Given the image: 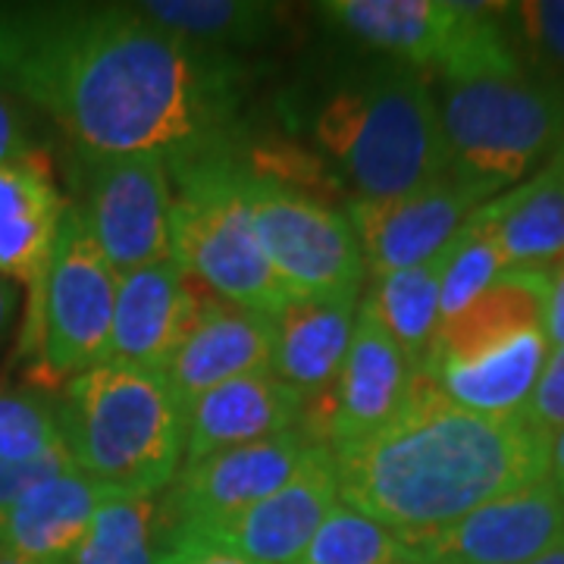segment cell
I'll list each match as a JSON object with an SVG mask.
<instances>
[{
    "label": "cell",
    "instance_id": "cell-6",
    "mask_svg": "<svg viewBox=\"0 0 564 564\" xmlns=\"http://www.w3.org/2000/svg\"><path fill=\"white\" fill-rule=\"evenodd\" d=\"M173 180L180 192L170 207V258L223 302L280 314L289 295L258 242L236 148L173 170Z\"/></svg>",
    "mask_w": 564,
    "mask_h": 564
},
{
    "label": "cell",
    "instance_id": "cell-13",
    "mask_svg": "<svg viewBox=\"0 0 564 564\" xmlns=\"http://www.w3.org/2000/svg\"><path fill=\"white\" fill-rule=\"evenodd\" d=\"M339 499L336 455L333 448L317 445L302 467L267 499L217 527L180 533L204 536L258 564H295Z\"/></svg>",
    "mask_w": 564,
    "mask_h": 564
},
{
    "label": "cell",
    "instance_id": "cell-30",
    "mask_svg": "<svg viewBox=\"0 0 564 564\" xmlns=\"http://www.w3.org/2000/svg\"><path fill=\"white\" fill-rule=\"evenodd\" d=\"M57 452H66L57 402L29 389H0V458L25 464Z\"/></svg>",
    "mask_w": 564,
    "mask_h": 564
},
{
    "label": "cell",
    "instance_id": "cell-12",
    "mask_svg": "<svg viewBox=\"0 0 564 564\" xmlns=\"http://www.w3.org/2000/svg\"><path fill=\"white\" fill-rule=\"evenodd\" d=\"M314 448V440H307L302 430H292L263 443L182 462L170 486V499L163 502L173 533L207 530L236 518L239 511L276 492Z\"/></svg>",
    "mask_w": 564,
    "mask_h": 564
},
{
    "label": "cell",
    "instance_id": "cell-37",
    "mask_svg": "<svg viewBox=\"0 0 564 564\" xmlns=\"http://www.w3.org/2000/svg\"><path fill=\"white\" fill-rule=\"evenodd\" d=\"M17 311H20V289L17 282L0 276V348L7 343L13 321H17Z\"/></svg>",
    "mask_w": 564,
    "mask_h": 564
},
{
    "label": "cell",
    "instance_id": "cell-35",
    "mask_svg": "<svg viewBox=\"0 0 564 564\" xmlns=\"http://www.w3.org/2000/svg\"><path fill=\"white\" fill-rule=\"evenodd\" d=\"M32 151H35V144L29 141V129H25L22 113L17 110V104L7 98V91L0 88V166L22 161Z\"/></svg>",
    "mask_w": 564,
    "mask_h": 564
},
{
    "label": "cell",
    "instance_id": "cell-29",
    "mask_svg": "<svg viewBox=\"0 0 564 564\" xmlns=\"http://www.w3.org/2000/svg\"><path fill=\"white\" fill-rule=\"evenodd\" d=\"M505 25L527 73L564 95V0L508 3Z\"/></svg>",
    "mask_w": 564,
    "mask_h": 564
},
{
    "label": "cell",
    "instance_id": "cell-1",
    "mask_svg": "<svg viewBox=\"0 0 564 564\" xmlns=\"http://www.w3.org/2000/svg\"><path fill=\"white\" fill-rule=\"evenodd\" d=\"M0 88L79 151L158 154L173 173L236 148L232 61L135 3H0Z\"/></svg>",
    "mask_w": 564,
    "mask_h": 564
},
{
    "label": "cell",
    "instance_id": "cell-18",
    "mask_svg": "<svg viewBox=\"0 0 564 564\" xmlns=\"http://www.w3.org/2000/svg\"><path fill=\"white\" fill-rule=\"evenodd\" d=\"M502 270H552L564 258V144L533 176L474 210Z\"/></svg>",
    "mask_w": 564,
    "mask_h": 564
},
{
    "label": "cell",
    "instance_id": "cell-2",
    "mask_svg": "<svg viewBox=\"0 0 564 564\" xmlns=\"http://www.w3.org/2000/svg\"><path fill=\"white\" fill-rule=\"evenodd\" d=\"M333 455L343 502L395 533L452 524L549 474V443L521 417L467 411L426 373L383 430Z\"/></svg>",
    "mask_w": 564,
    "mask_h": 564
},
{
    "label": "cell",
    "instance_id": "cell-34",
    "mask_svg": "<svg viewBox=\"0 0 564 564\" xmlns=\"http://www.w3.org/2000/svg\"><path fill=\"white\" fill-rule=\"evenodd\" d=\"M163 564H258L195 533H173Z\"/></svg>",
    "mask_w": 564,
    "mask_h": 564
},
{
    "label": "cell",
    "instance_id": "cell-19",
    "mask_svg": "<svg viewBox=\"0 0 564 564\" xmlns=\"http://www.w3.org/2000/svg\"><path fill=\"white\" fill-rule=\"evenodd\" d=\"M107 496H117L73 464L35 484L0 524V549L20 564H66Z\"/></svg>",
    "mask_w": 564,
    "mask_h": 564
},
{
    "label": "cell",
    "instance_id": "cell-23",
    "mask_svg": "<svg viewBox=\"0 0 564 564\" xmlns=\"http://www.w3.org/2000/svg\"><path fill=\"white\" fill-rule=\"evenodd\" d=\"M358 304L289 302L273 314L270 373L292 386L304 402L326 395L343 370Z\"/></svg>",
    "mask_w": 564,
    "mask_h": 564
},
{
    "label": "cell",
    "instance_id": "cell-5",
    "mask_svg": "<svg viewBox=\"0 0 564 564\" xmlns=\"http://www.w3.org/2000/svg\"><path fill=\"white\" fill-rule=\"evenodd\" d=\"M436 104L448 180L480 202L564 144V95L527 69L445 79Z\"/></svg>",
    "mask_w": 564,
    "mask_h": 564
},
{
    "label": "cell",
    "instance_id": "cell-7",
    "mask_svg": "<svg viewBox=\"0 0 564 564\" xmlns=\"http://www.w3.org/2000/svg\"><path fill=\"white\" fill-rule=\"evenodd\" d=\"M117 270L66 202L51 254L29 285L20 355L39 389H63L110 358Z\"/></svg>",
    "mask_w": 564,
    "mask_h": 564
},
{
    "label": "cell",
    "instance_id": "cell-38",
    "mask_svg": "<svg viewBox=\"0 0 564 564\" xmlns=\"http://www.w3.org/2000/svg\"><path fill=\"white\" fill-rule=\"evenodd\" d=\"M545 480L555 486V492L564 499V430L549 440V474Z\"/></svg>",
    "mask_w": 564,
    "mask_h": 564
},
{
    "label": "cell",
    "instance_id": "cell-3",
    "mask_svg": "<svg viewBox=\"0 0 564 564\" xmlns=\"http://www.w3.org/2000/svg\"><path fill=\"white\" fill-rule=\"evenodd\" d=\"M314 139L358 198H395L448 176L440 104L404 63L339 82L314 117Z\"/></svg>",
    "mask_w": 564,
    "mask_h": 564
},
{
    "label": "cell",
    "instance_id": "cell-20",
    "mask_svg": "<svg viewBox=\"0 0 564 564\" xmlns=\"http://www.w3.org/2000/svg\"><path fill=\"white\" fill-rule=\"evenodd\" d=\"M545 329H527L508 343L484 348L467 358H433L423 364L433 383L452 402L489 417H518L549 361Z\"/></svg>",
    "mask_w": 564,
    "mask_h": 564
},
{
    "label": "cell",
    "instance_id": "cell-26",
    "mask_svg": "<svg viewBox=\"0 0 564 564\" xmlns=\"http://www.w3.org/2000/svg\"><path fill=\"white\" fill-rule=\"evenodd\" d=\"M170 536L158 496H107L66 564H163Z\"/></svg>",
    "mask_w": 564,
    "mask_h": 564
},
{
    "label": "cell",
    "instance_id": "cell-24",
    "mask_svg": "<svg viewBox=\"0 0 564 564\" xmlns=\"http://www.w3.org/2000/svg\"><path fill=\"white\" fill-rule=\"evenodd\" d=\"M549 270H505L496 282L464 307L458 317L440 323L430 358H467L508 343L527 329H545Z\"/></svg>",
    "mask_w": 564,
    "mask_h": 564
},
{
    "label": "cell",
    "instance_id": "cell-16",
    "mask_svg": "<svg viewBox=\"0 0 564 564\" xmlns=\"http://www.w3.org/2000/svg\"><path fill=\"white\" fill-rule=\"evenodd\" d=\"M198 302V282L173 258L117 273L107 361L163 373Z\"/></svg>",
    "mask_w": 564,
    "mask_h": 564
},
{
    "label": "cell",
    "instance_id": "cell-10",
    "mask_svg": "<svg viewBox=\"0 0 564 564\" xmlns=\"http://www.w3.org/2000/svg\"><path fill=\"white\" fill-rule=\"evenodd\" d=\"M417 373L370 307L358 302L343 370L326 395L304 402L299 430L326 448L367 440L399 414Z\"/></svg>",
    "mask_w": 564,
    "mask_h": 564
},
{
    "label": "cell",
    "instance_id": "cell-27",
    "mask_svg": "<svg viewBox=\"0 0 564 564\" xmlns=\"http://www.w3.org/2000/svg\"><path fill=\"white\" fill-rule=\"evenodd\" d=\"M135 7L176 39L220 54L261 44L276 22V7L258 0H141Z\"/></svg>",
    "mask_w": 564,
    "mask_h": 564
},
{
    "label": "cell",
    "instance_id": "cell-40",
    "mask_svg": "<svg viewBox=\"0 0 564 564\" xmlns=\"http://www.w3.org/2000/svg\"><path fill=\"white\" fill-rule=\"evenodd\" d=\"M0 564H20V562H17V558H13V555H7V552H3V549H0Z\"/></svg>",
    "mask_w": 564,
    "mask_h": 564
},
{
    "label": "cell",
    "instance_id": "cell-36",
    "mask_svg": "<svg viewBox=\"0 0 564 564\" xmlns=\"http://www.w3.org/2000/svg\"><path fill=\"white\" fill-rule=\"evenodd\" d=\"M543 326L549 348H564V258L549 270V295H545Z\"/></svg>",
    "mask_w": 564,
    "mask_h": 564
},
{
    "label": "cell",
    "instance_id": "cell-9",
    "mask_svg": "<svg viewBox=\"0 0 564 564\" xmlns=\"http://www.w3.org/2000/svg\"><path fill=\"white\" fill-rule=\"evenodd\" d=\"M69 185V204L117 273L170 258L173 188L163 158L73 148Z\"/></svg>",
    "mask_w": 564,
    "mask_h": 564
},
{
    "label": "cell",
    "instance_id": "cell-31",
    "mask_svg": "<svg viewBox=\"0 0 564 564\" xmlns=\"http://www.w3.org/2000/svg\"><path fill=\"white\" fill-rule=\"evenodd\" d=\"M499 273H505V270L496 248L470 217L462 226V232L455 236L452 254L445 263L443 285H440V321L458 317L477 295H484Z\"/></svg>",
    "mask_w": 564,
    "mask_h": 564
},
{
    "label": "cell",
    "instance_id": "cell-22",
    "mask_svg": "<svg viewBox=\"0 0 564 564\" xmlns=\"http://www.w3.org/2000/svg\"><path fill=\"white\" fill-rule=\"evenodd\" d=\"M63 207L66 198L41 148L0 166V276L25 285L35 282L51 254Z\"/></svg>",
    "mask_w": 564,
    "mask_h": 564
},
{
    "label": "cell",
    "instance_id": "cell-28",
    "mask_svg": "<svg viewBox=\"0 0 564 564\" xmlns=\"http://www.w3.org/2000/svg\"><path fill=\"white\" fill-rule=\"evenodd\" d=\"M295 564H402V540L361 511L336 505Z\"/></svg>",
    "mask_w": 564,
    "mask_h": 564
},
{
    "label": "cell",
    "instance_id": "cell-17",
    "mask_svg": "<svg viewBox=\"0 0 564 564\" xmlns=\"http://www.w3.org/2000/svg\"><path fill=\"white\" fill-rule=\"evenodd\" d=\"M302 411V395L270 370L229 380L185 408V462L292 433Z\"/></svg>",
    "mask_w": 564,
    "mask_h": 564
},
{
    "label": "cell",
    "instance_id": "cell-25",
    "mask_svg": "<svg viewBox=\"0 0 564 564\" xmlns=\"http://www.w3.org/2000/svg\"><path fill=\"white\" fill-rule=\"evenodd\" d=\"M455 242V239H452ZM452 242L436 258L421 267L399 270L389 276H377V285L364 295V304L380 321L392 343L404 351V358L423 370L430 348L440 333V285H443L445 263L452 254Z\"/></svg>",
    "mask_w": 564,
    "mask_h": 564
},
{
    "label": "cell",
    "instance_id": "cell-33",
    "mask_svg": "<svg viewBox=\"0 0 564 564\" xmlns=\"http://www.w3.org/2000/svg\"><path fill=\"white\" fill-rule=\"evenodd\" d=\"M69 455L66 452H57V455H47V458H39V462H3L0 458V524L7 518V511L13 505L20 502L22 496L32 489L41 480H47L51 474H57L63 467H69Z\"/></svg>",
    "mask_w": 564,
    "mask_h": 564
},
{
    "label": "cell",
    "instance_id": "cell-21",
    "mask_svg": "<svg viewBox=\"0 0 564 564\" xmlns=\"http://www.w3.org/2000/svg\"><path fill=\"white\" fill-rule=\"evenodd\" d=\"M321 13L345 35L414 69L440 66L458 29L455 0H329Z\"/></svg>",
    "mask_w": 564,
    "mask_h": 564
},
{
    "label": "cell",
    "instance_id": "cell-39",
    "mask_svg": "<svg viewBox=\"0 0 564 564\" xmlns=\"http://www.w3.org/2000/svg\"><path fill=\"white\" fill-rule=\"evenodd\" d=\"M527 564H564V540H558L552 549H545L543 555H536L533 562Z\"/></svg>",
    "mask_w": 564,
    "mask_h": 564
},
{
    "label": "cell",
    "instance_id": "cell-15",
    "mask_svg": "<svg viewBox=\"0 0 564 564\" xmlns=\"http://www.w3.org/2000/svg\"><path fill=\"white\" fill-rule=\"evenodd\" d=\"M273 358V317L223 302L198 282V302L188 317L163 380L182 411L217 386L267 373Z\"/></svg>",
    "mask_w": 564,
    "mask_h": 564
},
{
    "label": "cell",
    "instance_id": "cell-14",
    "mask_svg": "<svg viewBox=\"0 0 564 564\" xmlns=\"http://www.w3.org/2000/svg\"><path fill=\"white\" fill-rule=\"evenodd\" d=\"M480 204L477 195L443 176L395 198H351L348 220L367 270L373 276H389L436 258Z\"/></svg>",
    "mask_w": 564,
    "mask_h": 564
},
{
    "label": "cell",
    "instance_id": "cell-11",
    "mask_svg": "<svg viewBox=\"0 0 564 564\" xmlns=\"http://www.w3.org/2000/svg\"><path fill=\"white\" fill-rule=\"evenodd\" d=\"M399 540L402 564H527L564 540V499L543 480Z\"/></svg>",
    "mask_w": 564,
    "mask_h": 564
},
{
    "label": "cell",
    "instance_id": "cell-4",
    "mask_svg": "<svg viewBox=\"0 0 564 564\" xmlns=\"http://www.w3.org/2000/svg\"><path fill=\"white\" fill-rule=\"evenodd\" d=\"M63 448L117 496H161L185 458V411L163 373L104 361L63 386Z\"/></svg>",
    "mask_w": 564,
    "mask_h": 564
},
{
    "label": "cell",
    "instance_id": "cell-32",
    "mask_svg": "<svg viewBox=\"0 0 564 564\" xmlns=\"http://www.w3.org/2000/svg\"><path fill=\"white\" fill-rule=\"evenodd\" d=\"M521 421L540 436L552 440L555 433L564 430V348H552L549 361H545L540 380L533 386L530 399L518 414Z\"/></svg>",
    "mask_w": 564,
    "mask_h": 564
},
{
    "label": "cell",
    "instance_id": "cell-8",
    "mask_svg": "<svg viewBox=\"0 0 564 564\" xmlns=\"http://www.w3.org/2000/svg\"><path fill=\"white\" fill-rule=\"evenodd\" d=\"M251 220L289 302L358 304L367 273L348 214L295 185L248 173Z\"/></svg>",
    "mask_w": 564,
    "mask_h": 564
}]
</instances>
